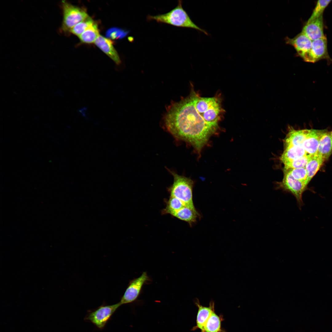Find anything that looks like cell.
<instances>
[{"label": "cell", "instance_id": "obj_1", "mask_svg": "<svg viewBox=\"0 0 332 332\" xmlns=\"http://www.w3.org/2000/svg\"><path fill=\"white\" fill-rule=\"evenodd\" d=\"M164 126L177 140L191 144L200 152L218 128L205 121L203 114L195 107L191 93L168 107Z\"/></svg>", "mask_w": 332, "mask_h": 332}, {"label": "cell", "instance_id": "obj_2", "mask_svg": "<svg viewBox=\"0 0 332 332\" xmlns=\"http://www.w3.org/2000/svg\"><path fill=\"white\" fill-rule=\"evenodd\" d=\"M149 20H154L158 22L165 23L175 26L191 28L208 35L207 32L196 24L183 9L182 1L179 0L177 6L165 14L148 16Z\"/></svg>", "mask_w": 332, "mask_h": 332}, {"label": "cell", "instance_id": "obj_3", "mask_svg": "<svg viewBox=\"0 0 332 332\" xmlns=\"http://www.w3.org/2000/svg\"><path fill=\"white\" fill-rule=\"evenodd\" d=\"M167 169L173 177V183L168 188L170 196L177 198L186 206L196 211L193 201L192 180L189 178L178 175L173 171Z\"/></svg>", "mask_w": 332, "mask_h": 332}, {"label": "cell", "instance_id": "obj_4", "mask_svg": "<svg viewBox=\"0 0 332 332\" xmlns=\"http://www.w3.org/2000/svg\"><path fill=\"white\" fill-rule=\"evenodd\" d=\"M61 6L63 18L61 29L64 32H69L74 26L89 16L84 10L65 1H62Z\"/></svg>", "mask_w": 332, "mask_h": 332}, {"label": "cell", "instance_id": "obj_5", "mask_svg": "<svg viewBox=\"0 0 332 332\" xmlns=\"http://www.w3.org/2000/svg\"><path fill=\"white\" fill-rule=\"evenodd\" d=\"M152 281L146 271L139 277L130 280L120 302L121 305L135 301L142 292L143 286Z\"/></svg>", "mask_w": 332, "mask_h": 332}, {"label": "cell", "instance_id": "obj_6", "mask_svg": "<svg viewBox=\"0 0 332 332\" xmlns=\"http://www.w3.org/2000/svg\"><path fill=\"white\" fill-rule=\"evenodd\" d=\"M284 172L283 180L277 188L293 195L297 200L298 207L301 209L304 205L302 194L306 189L307 185L304 183L294 179L288 172L284 171Z\"/></svg>", "mask_w": 332, "mask_h": 332}, {"label": "cell", "instance_id": "obj_7", "mask_svg": "<svg viewBox=\"0 0 332 332\" xmlns=\"http://www.w3.org/2000/svg\"><path fill=\"white\" fill-rule=\"evenodd\" d=\"M121 305L120 302L111 305H102L89 313L85 318L97 327L103 328L113 314Z\"/></svg>", "mask_w": 332, "mask_h": 332}, {"label": "cell", "instance_id": "obj_8", "mask_svg": "<svg viewBox=\"0 0 332 332\" xmlns=\"http://www.w3.org/2000/svg\"><path fill=\"white\" fill-rule=\"evenodd\" d=\"M286 44L293 46L298 56L307 62H311L310 54L311 41L302 31L293 38L286 37Z\"/></svg>", "mask_w": 332, "mask_h": 332}, {"label": "cell", "instance_id": "obj_9", "mask_svg": "<svg viewBox=\"0 0 332 332\" xmlns=\"http://www.w3.org/2000/svg\"><path fill=\"white\" fill-rule=\"evenodd\" d=\"M323 15L308 19L303 27L302 32L311 41L324 37Z\"/></svg>", "mask_w": 332, "mask_h": 332}, {"label": "cell", "instance_id": "obj_10", "mask_svg": "<svg viewBox=\"0 0 332 332\" xmlns=\"http://www.w3.org/2000/svg\"><path fill=\"white\" fill-rule=\"evenodd\" d=\"M326 37L312 41L310 54L311 63H315L322 59L330 60L327 50Z\"/></svg>", "mask_w": 332, "mask_h": 332}, {"label": "cell", "instance_id": "obj_11", "mask_svg": "<svg viewBox=\"0 0 332 332\" xmlns=\"http://www.w3.org/2000/svg\"><path fill=\"white\" fill-rule=\"evenodd\" d=\"M194 303L198 307V311L196 318V325L193 328L192 330H194L199 329L202 332L206 323L212 312L214 310V302L213 301L211 300L210 302L209 306L208 307L204 306L200 304L199 300L196 298L195 299Z\"/></svg>", "mask_w": 332, "mask_h": 332}, {"label": "cell", "instance_id": "obj_12", "mask_svg": "<svg viewBox=\"0 0 332 332\" xmlns=\"http://www.w3.org/2000/svg\"><path fill=\"white\" fill-rule=\"evenodd\" d=\"M95 45L109 57L118 65L121 61L112 42L109 39L100 35L94 43Z\"/></svg>", "mask_w": 332, "mask_h": 332}, {"label": "cell", "instance_id": "obj_13", "mask_svg": "<svg viewBox=\"0 0 332 332\" xmlns=\"http://www.w3.org/2000/svg\"><path fill=\"white\" fill-rule=\"evenodd\" d=\"M326 131L325 130L311 129L309 136L302 145L307 155L313 156L316 154L320 138Z\"/></svg>", "mask_w": 332, "mask_h": 332}, {"label": "cell", "instance_id": "obj_14", "mask_svg": "<svg viewBox=\"0 0 332 332\" xmlns=\"http://www.w3.org/2000/svg\"><path fill=\"white\" fill-rule=\"evenodd\" d=\"M310 129L290 130L284 140L285 148L293 146H302L309 136Z\"/></svg>", "mask_w": 332, "mask_h": 332}, {"label": "cell", "instance_id": "obj_15", "mask_svg": "<svg viewBox=\"0 0 332 332\" xmlns=\"http://www.w3.org/2000/svg\"><path fill=\"white\" fill-rule=\"evenodd\" d=\"M332 154V137L330 133L326 131L321 137L318 151L316 154L321 157L324 161L327 160Z\"/></svg>", "mask_w": 332, "mask_h": 332}, {"label": "cell", "instance_id": "obj_16", "mask_svg": "<svg viewBox=\"0 0 332 332\" xmlns=\"http://www.w3.org/2000/svg\"><path fill=\"white\" fill-rule=\"evenodd\" d=\"M307 155L306 152L302 146H289L285 148L280 157V160L284 164Z\"/></svg>", "mask_w": 332, "mask_h": 332}, {"label": "cell", "instance_id": "obj_17", "mask_svg": "<svg viewBox=\"0 0 332 332\" xmlns=\"http://www.w3.org/2000/svg\"><path fill=\"white\" fill-rule=\"evenodd\" d=\"M324 160L317 154L309 155L306 169L307 173L306 184L307 185L322 164Z\"/></svg>", "mask_w": 332, "mask_h": 332}, {"label": "cell", "instance_id": "obj_18", "mask_svg": "<svg viewBox=\"0 0 332 332\" xmlns=\"http://www.w3.org/2000/svg\"><path fill=\"white\" fill-rule=\"evenodd\" d=\"M179 219L187 222L190 225L196 221L199 214L189 207L185 206L171 214Z\"/></svg>", "mask_w": 332, "mask_h": 332}, {"label": "cell", "instance_id": "obj_19", "mask_svg": "<svg viewBox=\"0 0 332 332\" xmlns=\"http://www.w3.org/2000/svg\"><path fill=\"white\" fill-rule=\"evenodd\" d=\"M222 317L217 315L215 310L206 323L201 332H223L221 328Z\"/></svg>", "mask_w": 332, "mask_h": 332}, {"label": "cell", "instance_id": "obj_20", "mask_svg": "<svg viewBox=\"0 0 332 332\" xmlns=\"http://www.w3.org/2000/svg\"><path fill=\"white\" fill-rule=\"evenodd\" d=\"M99 35L97 25L94 22L78 37L80 41L83 43H94Z\"/></svg>", "mask_w": 332, "mask_h": 332}, {"label": "cell", "instance_id": "obj_21", "mask_svg": "<svg viewBox=\"0 0 332 332\" xmlns=\"http://www.w3.org/2000/svg\"><path fill=\"white\" fill-rule=\"evenodd\" d=\"M166 206L162 211L163 214H169L177 211L185 206H186L181 201L177 198L170 196L166 201Z\"/></svg>", "mask_w": 332, "mask_h": 332}, {"label": "cell", "instance_id": "obj_22", "mask_svg": "<svg viewBox=\"0 0 332 332\" xmlns=\"http://www.w3.org/2000/svg\"><path fill=\"white\" fill-rule=\"evenodd\" d=\"M94 22L93 20L89 16L73 27L69 32L78 37Z\"/></svg>", "mask_w": 332, "mask_h": 332}, {"label": "cell", "instance_id": "obj_23", "mask_svg": "<svg viewBox=\"0 0 332 332\" xmlns=\"http://www.w3.org/2000/svg\"><path fill=\"white\" fill-rule=\"evenodd\" d=\"M284 171L289 173L295 179L306 184L307 173L306 168H299L284 169Z\"/></svg>", "mask_w": 332, "mask_h": 332}, {"label": "cell", "instance_id": "obj_24", "mask_svg": "<svg viewBox=\"0 0 332 332\" xmlns=\"http://www.w3.org/2000/svg\"><path fill=\"white\" fill-rule=\"evenodd\" d=\"M309 155L304 156L291 162L284 164V169L299 168H306Z\"/></svg>", "mask_w": 332, "mask_h": 332}, {"label": "cell", "instance_id": "obj_25", "mask_svg": "<svg viewBox=\"0 0 332 332\" xmlns=\"http://www.w3.org/2000/svg\"><path fill=\"white\" fill-rule=\"evenodd\" d=\"M331 1V0H318L317 2L312 14L309 19H312L322 15L325 9Z\"/></svg>", "mask_w": 332, "mask_h": 332}, {"label": "cell", "instance_id": "obj_26", "mask_svg": "<svg viewBox=\"0 0 332 332\" xmlns=\"http://www.w3.org/2000/svg\"><path fill=\"white\" fill-rule=\"evenodd\" d=\"M330 135L331 136V137H332V131H331V132H330Z\"/></svg>", "mask_w": 332, "mask_h": 332}]
</instances>
